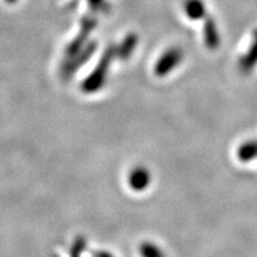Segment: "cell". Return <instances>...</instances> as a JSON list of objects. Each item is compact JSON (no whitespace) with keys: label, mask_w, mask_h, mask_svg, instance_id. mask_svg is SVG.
<instances>
[{"label":"cell","mask_w":257,"mask_h":257,"mask_svg":"<svg viewBox=\"0 0 257 257\" xmlns=\"http://www.w3.org/2000/svg\"><path fill=\"white\" fill-rule=\"evenodd\" d=\"M184 61V51L179 48H172L166 51L165 55L161 57L156 67V72L159 75H166L174 70L180 63Z\"/></svg>","instance_id":"cell-1"},{"label":"cell","mask_w":257,"mask_h":257,"mask_svg":"<svg viewBox=\"0 0 257 257\" xmlns=\"http://www.w3.org/2000/svg\"><path fill=\"white\" fill-rule=\"evenodd\" d=\"M240 72L244 74L251 73L257 66V29L253 32L252 41L250 43L249 49L245 54H243L238 62Z\"/></svg>","instance_id":"cell-2"},{"label":"cell","mask_w":257,"mask_h":257,"mask_svg":"<svg viewBox=\"0 0 257 257\" xmlns=\"http://www.w3.org/2000/svg\"><path fill=\"white\" fill-rule=\"evenodd\" d=\"M204 42L211 50L218 49L220 46V32L217 23L211 17L205 18L204 23Z\"/></svg>","instance_id":"cell-3"},{"label":"cell","mask_w":257,"mask_h":257,"mask_svg":"<svg viewBox=\"0 0 257 257\" xmlns=\"http://www.w3.org/2000/svg\"><path fill=\"white\" fill-rule=\"evenodd\" d=\"M184 11L191 21H200L207 17L204 0H185Z\"/></svg>","instance_id":"cell-4"},{"label":"cell","mask_w":257,"mask_h":257,"mask_svg":"<svg viewBox=\"0 0 257 257\" xmlns=\"http://www.w3.org/2000/svg\"><path fill=\"white\" fill-rule=\"evenodd\" d=\"M237 156L242 162H250L257 159V140H249L244 142L237 150Z\"/></svg>","instance_id":"cell-5"},{"label":"cell","mask_w":257,"mask_h":257,"mask_svg":"<svg viewBox=\"0 0 257 257\" xmlns=\"http://www.w3.org/2000/svg\"><path fill=\"white\" fill-rule=\"evenodd\" d=\"M149 173L147 172L146 169H138L133 174V178H131V181H133V185L135 188H144L146 186L149 184Z\"/></svg>","instance_id":"cell-6"},{"label":"cell","mask_w":257,"mask_h":257,"mask_svg":"<svg viewBox=\"0 0 257 257\" xmlns=\"http://www.w3.org/2000/svg\"><path fill=\"white\" fill-rule=\"evenodd\" d=\"M142 253H144V257H166L163 250H161L155 244H144L142 246Z\"/></svg>","instance_id":"cell-7"}]
</instances>
